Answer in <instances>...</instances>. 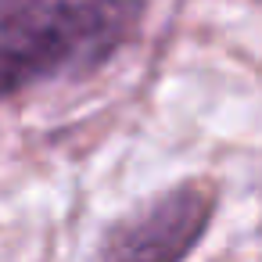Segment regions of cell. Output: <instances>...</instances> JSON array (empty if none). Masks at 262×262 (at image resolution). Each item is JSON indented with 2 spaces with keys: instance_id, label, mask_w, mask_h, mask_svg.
I'll return each mask as SVG.
<instances>
[{
  "instance_id": "cell-1",
  "label": "cell",
  "mask_w": 262,
  "mask_h": 262,
  "mask_svg": "<svg viewBox=\"0 0 262 262\" xmlns=\"http://www.w3.org/2000/svg\"><path fill=\"white\" fill-rule=\"evenodd\" d=\"M147 0H0V101L83 79L129 47Z\"/></svg>"
},
{
  "instance_id": "cell-2",
  "label": "cell",
  "mask_w": 262,
  "mask_h": 262,
  "mask_svg": "<svg viewBox=\"0 0 262 262\" xmlns=\"http://www.w3.org/2000/svg\"><path fill=\"white\" fill-rule=\"evenodd\" d=\"M215 212L205 183H180L112 223L97 244L101 258H183L198 248Z\"/></svg>"
}]
</instances>
